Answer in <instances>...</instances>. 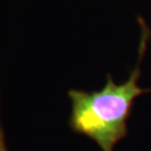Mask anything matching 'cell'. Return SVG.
I'll use <instances>...</instances> for the list:
<instances>
[{"instance_id":"1","label":"cell","mask_w":151,"mask_h":151,"mask_svg":"<svg viewBox=\"0 0 151 151\" xmlns=\"http://www.w3.org/2000/svg\"><path fill=\"white\" fill-rule=\"evenodd\" d=\"M145 47L144 35L137 65L123 83L117 84L112 76L108 75L106 83L99 90L68 91L72 102L69 127L75 134L93 140L102 151H113L121 140L128 137V121L132 116L134 100L143 93L151 92V88L138 86L140 61Z\"/></svg>"},{"instance_id":"2","label":"cell","mask_w":151,"mask_h":151,"mask_svg":"<svg viewBox=\"0 0 151 151\" xmlns=\"http://www.w3.org/2000/svg\"><path fill=\"white\" fill-rule=\"evenodd\" d=\"M0 151H8L7 147L5 145V138H4V132L0 124Z\"/></svg>"}]
</instances>
